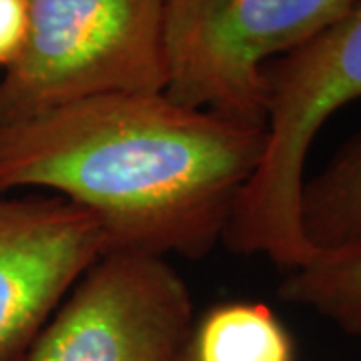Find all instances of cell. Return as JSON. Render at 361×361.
<instances>
[{
    "mask_svg": "<svg viewBox=\"0 0 361 361\" xmlns=\"http://www.w3.org/2000/svg\"><path fill=\"white\" fill-rule=\"evenodd\" d=\"M265 127L171 101L104 94L0 127V195L44 189L87 211L109 251L201 259L223 241Z\"/></svg>",
    "mask_w": 361,
    "mask_h": 361,
    "instance_id": "cell-1",
    "label": "cell"
},
{
    "mask_svg": "<svg viewBox=\"0 0 361 361\" xmlns=\"http://www.w3.org/2000/svg\"><path fill=\"white\" fill-rule=\"evenodd\" d=\"M265 145L225 229L227 247L277 265L310 257L301 227L305 159L322 125L361 99V4L267 66Z\"/></svg>",
    "mask_w": 361,
    "mask_h": 361,
    "instance_id": "cell-2",
    "label": "cell"
},
{
    "mask_svg": "<svg viewBox=\"0 0 361 361\" xmlns=\"http://www.w3.org/2000/svg\"><path fill=\"white\" fill-rule=\"evenodd\" d=\"M165 87L163 0H28L23 51L0 80V127Z\"/></svg>",
    "mask_w": 361,
    "mask_h": 361,
    "instance_id": "cell-3",
    "label": "cell"
},
{
    "mask_svg": "<svg viewBox=\"0 0 361 361\" xmlns=\"http://www.w3.org/2000/svg\"><path fill=\"white\" fill-rule=\"evenodd\" d=\"M361 0H163L165 94L265 127L267 63L336 25Z\"/></svg>",
    "mask_w": 361,
    "mask_h": 361,
    "instance_id": "cell-4",
    "label": "cell"
},
{
    "mask_svg": "<svg viewBox=\"0 0 361 361\" xmlns=\"http://www.w3.org/2000/svg\"><path fill=\"white\" fill-rule=\"evenodd\" d=\"M193 325L189 287L167 259L106 251L52 313L26 361H179Z\"/></svg>",
    "mask_w": 361,
    "mask_h": 361,
    "instance_id": "cell-5",
    "label": "cell"
},
{
    "mask_svg": "<svg viewBox=\"0 0 361 361\" xmlns=\"http://www.w3.org/2000/svg\"><path fill=\"white\" fill-rule=\"evenodd\" d=\"M109 251L99 221L61 197L0 195V361H26L42 327Z\"/></svg>",
    "mask_w": 361,
    "mask_h": 361,
    "instance_id": "cell-6",
    "label": "cell"
},
{
    "mask_svg": "<svg viewBox=\"0 0 361 361\" xmlns=\"http://www.w3.org/2000/svg\"><path fill=\"white\" fill-rule=\"evenodd\" d=\"M187 353L191 361H295L283 323L259 301L211 307L193 325Z\"/></svg>",
    "mask_w": 361,
    "mask_h": 361,
    "instance_id": "cell-7",
    "label": "cell"
},
{
    "mask_svg": "<svg viewBox=\"0 0 361 361\" xmlns=\"http://www.w3.org/2000/svg\"><path fill=\"white\" fill-rule=\"evenodd\" d=\"M301 227L310 245L327 251L361 239V135L301 193Z\"/></svg>",
    "mask_w": 361,
    "mask_h": 361,
    "instance_id": "cell-8",
    "label": "cell"
},
{
    "mask_svg": "<svg viewBox=\"0 0 361 361\" xmlns=\"http://www.w3.org/2000/svg\"><path fill=\"white\" fill-rule=\"evenodd\" d=\"M279 297L361 336V239L319 251L310 263L291 269L279 287Z\"/></svg>",
    "mask_w": 361,
    "mask_h": 361,
    "instance_id": "cell-9",
    "label": "cell"
},
{
    "mask_svg": "<svg viewBox=\"0 0 361 361\" xmlns=\"http://www.w3.org/2000/svg\"><path fill=\"white\" fill-rule=\"evenodd\" d=\"M28 30V0H0V68H8L23 51Z\"/></svg>",
    "mask_w": 361,
    "mask_h": 361,
    "instance_id": "cell-10",
    "label": "cell"
},
{
    "mask_svg": "<svg viewBox=\"0 0 361 361\" xmlns=\"http://www.w3.org/2000/svg\"><path fill=\"white\" fill-rule=\"evenodd\" d=\"M179 361H191L189 360V353H187V349H185V353H183V357Z\"/></svg>",
    "mask_w": 361,
    "mask_h": 361,
    "instance_id": "cell-11",
    "label": "cell"
}]
</instances>
